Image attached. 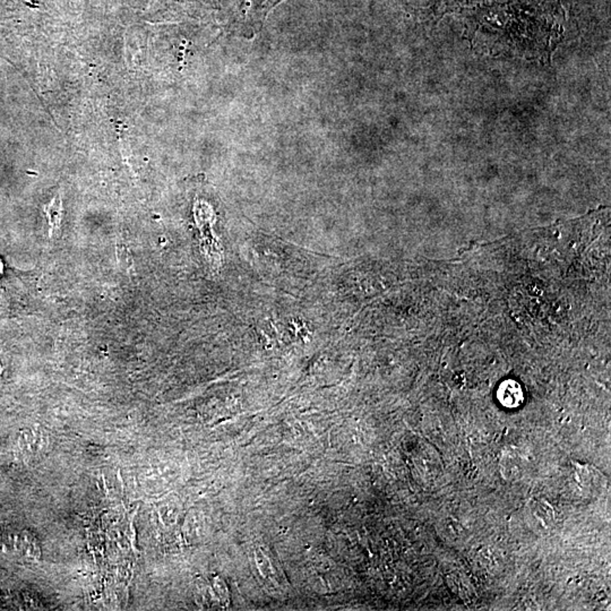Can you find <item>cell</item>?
Instances as JSON below:
<instances>
[{"instance_id": "cell-1", "label": "cell", "mask_w": 611, "mask_h": 611, "mask_svg": "<svg viewBox=\"0 0 611 611\" xmlns=\"http://www.w3.org/2000/svg\"><path fill=\"white\" fill-rule=\"evenodd\" d=\"M48 214L49 223H50V232H54V228L59 226L61 219V195L54 197L52 202L45 208Z\"/></svg>"}]
</instances>
